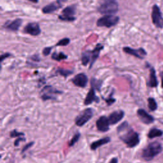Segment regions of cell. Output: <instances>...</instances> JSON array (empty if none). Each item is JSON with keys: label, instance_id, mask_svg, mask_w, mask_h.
I'll return each mask as SVG.
<instances>
[{"label": "cell", "instance_id": "13", "mask_svg": "<svg viewBox=\"0 0 163 163\" xmlns=\"http://www.w3.org/2000/svg\"><path fill=\"white\" fill-rule=\"evenodd\" d=\"M123 51L125 53L133 56L140 59H143L145 56H146V52L143 48H140L138 49H133V48L131 47H125L123 48Z\"/></svg>", "mask_w": 163, "mask_h": 163}, {"label": "cell", "instance_id": "12", "mask_svg": "<svg viewBox=\"0 0 163 163\" xmlns=\"http://www.w3.org/2000/svg\"><path fill=\"white\" fill-rule=\"evenodd\" d=\"M96 127L99 131L105 133L109 131L110 129V122L108 117L106 116H101L96 121Z\"/></svg>", "mask_w": 163, "mask_h": 163}, {"label": "cell", "instance_id": "33", "mask_svg": "<svg viewBox=\"0 0 163 163\" xmlns=\"http://www.w3.org/2000/svg\"><path fill=\"white\" fill-rule=\"evenodd\" d=\"M34 144H35V142H29V143H28V144H26V145L24 146L23 149H22L21 153H24V152H26V150H28L29 148H31V146H32V145H33Z\"/></svg>", "mask_w": 163, "mask_h": 163}, {"label": "cell", "instance_id": "30", "mask_svg": "<svg viewBox=\"0 0 163 163\" xmlns=\"http://www.w3.org/2000/svg\"><path fill=\"white\" fill-rule=\"evenodd\" d=\"M70 43V39L68 38H64L63 39L59 40L56 44V47H59V46H66L69 45V43Z\"/></svg>", "mask_w": 163, "mask_h": 163}, {"label": "cell", "instance_id": "20", "mask_svg": "<svg viewBox=\"0 0 163 163\" xmlns=\"http://www.w3.org/2000/svg\"><path fill=\"white\" fill-rule=\"evenodd\" d=\"M147 85L150 88H155L158 85V81H157L155 71L154 68H151L150 69V80L148 82Z\"/></svg>", "mask_w": 163, "mask_h": 163}, {"label": "cell", "instance_id": "10", "mask_svg": "<svg viewBox=\"0 0 163 163\" xmlns=\"http://www.w3.org/2000/svg\"><path fill=\"white\" fill-rule=\"evenodd\" d=\"M23 32L26 34L36 36L41 34V28L40 24L37 23H29L27 24L23 29Z\"/></svg>", "mask_w": 163, "mask_h": 163}, {"label": "cell", "instance_id": "4", "mask_svg": "<svg viewBox=\"0 0 163 163\" xmlns=\"http://www.w3.org/2000/svg\"><path fill=\"white\" fill-rule=\"evenodd\" d=\"M119 22V17L114 15H105L97 20L96 25L98 27H105L110 28L115 26Z\"/></svg>", "mask_w": 163, "mask_h": 163}, {"label": "cell", "instance_id": "31", "mask_svg": "<svg viewBox=\"0 0 163 163\" xmlns=\"http://www.w3.org/2000/svg\"><path fill=\"white\" fill-rule=\"evenodd\" d=\"M10 136L11 138H17V137H24V133H22V132H18L17 130L14 129L13 131H12L10 133Z\"/></svg>", "mask_w": 163, "mask_h": 163}, {"label": "cell", "instance_id": "5", "mask_svg": "<svg viewBox=\"0 0 163 163\" xmlns=\"http://www.w3.org/2000/svg\"><path fill=\"white\" fill-rule=\"evenodd\" d=\"M94 115V110L91 108H86L81 112L79 115L75 118V124L78 127H82L88 123Z\"/></svg>", "mask_w": 163, "mask_h": 163}, {"label": "cell", "instance_id": "15", "mask_svg": "<svg viewBox=\"0 0 163 163\" xmlns=\"http://www.w3.org/2000/svg\"><path fill=\"white\" fill-rule=\"evenodd\" d=\"M103 48H104V46L101 45V43H98V44L96 45V46L95 47V48H94L93 50L89 51L91 59V63H90V66H89V69H91L92 68V67L93 66L94 63L97 61V59H98V57L100 56V52L103 49Z\"/></svg>", "mask_w": 163, "mask_h": 163}, {"label": "cell", "instance_id": "36", "mask_svg": "<svg viewBox=\"0 0 163 163\" xmlns=\"http://www.w3.org/2000/svg\"><path fill=\"white\" fill-rule=\"evenodd\" d=\"M31 59L32 61H34L35 62H40V58L39 55L38 54H34L33 56H31Z\"/></svg>", "mask_w": 163, "mask_h": 163}, {"label": "cell", "instance_id": "9", "mask_svg": "<svg viewBox=\"0 0 163 163\" xmlns=\"http://www.w3.org/2000/svg\"><path fill=\"white\" fill-rule=\"evenodd\" d=\"M68 0H56V2L48 4L43 7L42 8V12L45 14H52L62 8L63 5Z\"/></svg>", "mask_w": 163, "mask_h": 163}, {"label": "cell", "instance_id": "21", "mask_svg": "<svg viewBox=\"0 0 163 163\" xmlns=\"http://www.w3.org/2000/svg\"><path fill=\"white\" fill-rule=\"evenodd\" d=\"M162 134L163 132L161 130L157 128H152L149 131V133L148 134V137L150 139H152L156 137H160Z\"/></svg>", "mask_w": 163, "mask_h": 163}, {"label": "cell", "instance_id": "32", "mask_svg": "<svg viewBox=\"0 0 163 163\" xmlns=\"http://www.w3.org/2000/svg\"><path fill=\"white\" fill-rule=\"evenodd\" d=\"M54 47H45L43 49V51H42V53H43V55L44 56H49L51 53V51L52 50Z\"/></svg>", "mask_w": 163, "mask_h": 163}, {"label": "cell", "instance_id": "22", "mask_svg": "<svg viewBox=\"0 0 163 163\" xmlns=\"http://www.w3.org/2000/svg\"><path fill=\"white\" fill-rule=\"evenodd\" d=\"M52 59L53 60H55L57 61H61L62 60H64V59H67L68 56L64 54L63 52H54L51 56Z\"/></svg>", "mask_w": 163, "mask_h": 163}, {"label": "cell", "instance_id": "8", "mask_svg": "<svg viewBox=\"0 0 163 163\" xmlns=\"http://www.w3.org/2000/svg\"><path fill=\"white\" fill-rule=\"evenodd\" d=\"M152 19L154 24L157 28H163V17L162 13L157 5H155L152 8Z\"/></svg>", "mask_w": 163, "mask_h": 163}, {"label": "cell", "instance_id": "38", "mask_svg": "<svg viewBox=\"0 0 163 163\" xmlns=\"http://www.w3.org/2000/svg\"><path fill=\"white\" fill-rule=\"evenodd\" d=\"M161 81H162V83H161V84H162V88H163V72H161Z\"/></svg>", "mask_w": 163, "mask_h": 163}, {"label": "cell", "instance_id": "6", "mask_svg": "<svg viewBox=\"0 0 163 163\" xmlns=\"http://www.w3.org/2000/svg\"><path fill=\"white\" fill-rule=\"evenodd\" d=\"M77 7L75 5H69L64 8L62 14L59 15V19L64 22H73L77 18L75 17Z\"/></svg>", "mask_w": 163, "mask_h": 163}, {"label": "cell", "instance_id": "26", "mask_svg": "<svg viewBox=\"0 0 163 163\" xmlns=\"http://www.w3.org/2000/svg\"><path fill=\"white\" fill-rule=\"evenodd\" d=\"M148 103H149V108L151 111H155L157 108V105L155 100L152 98V97H150L148 99Z\"/></svg>", "mask_w": 163, "mask_h": 163}, {"label": "cell", "instance_id": "1", "mask_svg": "<svg viewBox=\"0 0 163 163\" xmlns=\"http://www.w3.org/2000/svg\"><path fill=\"white\" fill-rule=\"evenodd\" d=\"M119 138L126 144L129 148H133L137 146L140 143V137L138 133L135 132L134 130L129 128L125 131L118 133Z\"/></svg>", "mask_w": 163, "mask_h": 163}, {"label": "cell", "instance_id": "34", "mask_svg": "<svg viewBox=\"0 0 163 163\" xmlns=\"http://www.w3.org/2000/svg\"><path fill=\"white\" fill-rule=\"evenodd\" d=\"M11 56H12V54H11L10 53H8V52L2 54L1 55V57H0V62H1V64H2L3 61L5 60V59H7V58L10 57Z\"/></svg>", "mask_w": 163, "mask_h": 163}, {"label": "cell", "instance_id": "37", "mask_svg": "<svg viewBox=\"0 0 163 163\" xmlns=\"http://www.w3.org/2000/svg\"><path fill=\"white\" fill-rule=\"evenodd\" d=\"M109 163H118V158H117V157H113V159L110 160Z\"/></svg>", "mask_w": 163, "mask_h": 163}, {"label": "cell", "instance_id": "23", "mask_svg": "<svg viewBox=\"0 0 163 163\" xmlns=\"http://www.w3.org/2000/svg\"><path fill=\"white\" fill-rule=\"evenodd\" d=\"M81 61H82V64L85 66H86L89 63H91V59L89 51H86L85 52L82 53V54Z\"/></svg>", "mask_w": 163, "mask_h": 163}, {"label": "cell", "instance_id": "17", "mask_svg": "<svg viewBox=\"0 0 163 163\" xmlns=\"http://www.w3.org/2000/svg\"><path fill=\"white\" fill-rule=\"evenodd\" d=\"M137 115L140 121L145 124H150L154 121V118L143 109L138 110Z\"/></svg>", "mask_w": 163, "mask_h": 163}, {"label": "cell", "instance_id": "24", "mask_svg": "<svg viewBox=\"0 0 163 163\" xmlns=\"http://www.w3.org/2000/svg\"><path fill=\"white\" fill-rule=\"evenodd\" d=\"M73 73V71L70 69H66L64 68H59L56 70V75H61L64 78H67Z\"/></svg>", "mask_w": 163, "mask_h": 163}, {"label": "cell", "instance_id": "11", "mask_svg": "<svg viewBox=\"0 0 163 163\" xmlns=\"http://www.w3.org/2000/svg\"><path fill=\"white\" fill-rule=\"evenodd\" d=\"M88 77L85 73H80L72 79V83L80 88H85L88 83Z\"/></svg>", "mask_w": 163, "mask_h": 163}, {"label": "cell", "instance_id": "39", "mask_svg": "<svg viewBox=\"0 0 163 163\" xmlns=\"http://www.w3.org/2000/svg\"><path fill=\"white\" fill-rule=\"evenodd\" d=\"M29 1L32 3H38L39 2V0H29Z\"/></svg>", "mask_w": 163, "mask_h": 163}, {"label": "cell", "instance_id": "29", "mask_svg": "<svg viewBox=\"0 0 163 163\" xmlns=\"http://www.w3.org/2000/svg\"><path fill=\"white\" fill-rule=\"evenodd\" d=\"M113 92H112L111 94L109 95V96L107 97V98L103 97V99L105 101V102L106 103V104L108 105V106H111L112 105H113V103L116 101V100L113 97Z\"/></svg>", "mask_w": 163, "mask_h": 163}, {"label": "cell", "instance_id": "28", "mask_svg": "<svg viewBox=\"0 0 163 163\" xmlns=\"http://www.w3.org/2000/svg\"><path fill=\"white\" fill-rule=\"evenodd\" d=\"M129 128V126L128 122L127 121H124V122H122L121 124H120L118 126V128L117 129V131L118 134L124 131H125V130H126Z\"/></svg>", "mask_w": 163, "mask_h": 163}, {"label": "cell", "instance_id": "14", "mask_svg": "<svg viewBox=\"0 0 163 163\" xmlns=\"http://www.w3.org/2000/svg\"><path fill=\"white\" fill-rule=\"evenodd\" d=\"M23 24V20L21 19H16L14 20H8L3 26V28L5 29L16 32L19 29V28Z\"/></svg>", "mask_w": 163, "mask_h": 163}, {"label": "cell", "instance_id": "18", "mask_svg": "<svg viewBox=\"0 0 163 163\" xmlns=\"http://www.w3.org/2000/svg\"><path fill=\"white\" fill-rule=\"evenodd\" d=\"M125 115V113L122 110H117L112 112L108 117L110 125H115L122 120Z\"/></svg>", "mask_w": 163, "mask_h": 163}, {"label": "cell", "instance_id": "16", "mask_svg": "<svg viewBox=\"0 0 163 163\" xmlns=\"http://www.w3.org/2000/svg\"><path fill=\"white\" fill-rule=\"evenodd\" d=\"M100 100L98 96H97L96 94V89L91 87V89L88 92V94H87L85 100H84V105H89L92 104V103H100Z\"/></svg>", "mask_w": 163, "mask_h": 163}, {"label": "cell", "instance_id": "25", "mask_svg": "<svg viewBox=\"0 0 163 163\" xmlns=\"http://www.w3.org/2000/svg\"><path fill=\"white\" fill-rule=\"evenodd\" d=\"M91 86L94 88L96 90L100 91L102 86V81L100 80H97L95 78H92L91 80Z\"/></svg>", "mask_w": 163, "mask_h": 163}, {"label": "cell", "instance_id": "7", "mask_svg": "<svg viewBox=\"0 0 163 163\" xmlns=\"http://www.w3.org/2000/svg\"><path fill=\"white\" fill-rule=\"evenodd\" d=\"M41 98L43 101L47 100H56V94H61L63 92L57 89L54 88L51 85H46L41 91Z\"/></svg>", "mask_w": 163, "mask_h": 163}, {"label": "cell", "instance_id": "3", "mask_svg": "<svg viewBox=\"0 0 163 163\" xmlns=\"http://www.w3.org/2000/svg\"><path fill=\"white\" fill-rule=\"evenodd\" d=\"M97 11L104 15H113L118 11V3L117 0H103Z\"/></svg>", "mask_w": 163, "mask_h": 163}, {"label": "cell", "instance_id": "2", "mask_svg": "<svg viewBox=\"0 0 163 163\" xmlns=\"http://www.w3.org/2000/svg\"><path fill=\"white\" fill-rule=\"evenodd\" d=\"M162 149V146L159 142L150 143L143 150L142 156L145 161H151L161 152Z\"/></svg>", "mask_w": 163, "mask_h": 163}, {"label": "cell", "instance_id": "35", "mask_svg": "<svg viewBox=\"0 0 163 163\" xmlns=\"http://www.w3.org/2000/svg\"><path fill=\"white\" fill-rule=\"evenodd\" d=\"M26 141V139L24 137H19L17 140H15V142H14V146H18L19 145L20 142H25Z\"/></svg>", "mask_w": 163, "mask_h": 163}, {"label": "cell", "instance_id": "19", "mask_svg": "<svg viewBox=\"0 0 163 163\" xmlns=\"http://www.w3.org/2000/svg\"><path fill=\"white\" fill-rule=\"evenodd\" d=\"M111 142V138L110 137H105L103 138L100 139L97 141H95L90 146V148L92 150H95L100 147L101 146L106 145Z\"/></svg>", "mask_w": 163, "mask_h": 163}, {"label": "cell", "instance_id": "27", "mask_svg": "<svg viewBox=\"0 0 163 163\" xmlns=\"http://www.w3.org/2000/svg\"><path fill=\"white\" fill-rule=\"evenodd\" d=\"M80 136H81V134L80 133H75L73 137V138H72V140H70L68 143L69 146H73L76 143H77L78 142L80 138Z\"/></svg>", "mask_w": 163, "mask_h": 163}]
</instances>
